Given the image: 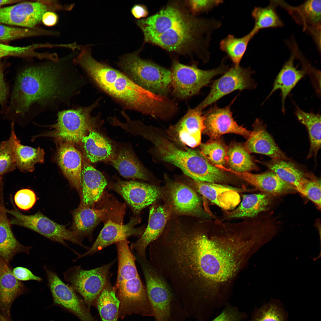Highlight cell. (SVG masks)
<instances>
[{"label":"cell","mask_w":321,"mask_h":321,"mask_svg":"<svg viewBox=\"0 0 321 321\" xmlns=\"http://www.w3.org/2000/svg\"><path fill=\"white\" fill-rule=\"evenodd\" d=\"M77 49L57 60L38 59L25 67L16 78L11 106L22 116L57 110L69 105L86 83L74 60Z\"/></svg>","instance_id":"6da1fadb"},{"label":"cell","mask_w":321,"mask_h":321,"mask_svg":"<svg viewBox=\"0 0 321 321\" xmlns=\"http://www.w3.org/2000/svg\"><path fill=\"white\" fill-rule=\"evenodd\" d=\"M144 41L169 52L194 53L204 62L210 59L212 35L221 21L198 17L177 4H169L156 13L138 20Z\"/></svg>","instance_id":"7a4b0ae2"},{"label":"cell","mask_w":321,"mask_h":321,"mask_svg":"<svg viewBox=\"0 0 321 321\" xmlns=\"http://www.w3.org/2000/svg\"><path fill=\"white\" fill-rule=\"evenodd\" d=\"M91 46H82L74 60L103 91L124 108L155 118L167 119L173 113L174 101L142 88L124 73L92 56Z\"/></svg>","instance_id":"3957f363"},{"label":"cell","mask_w":321,"mask_h":321,"mask_svg":"<svg viewBox=\"0 0 321 321\" xmlns=\"http://www.w3.org/2000/svg\"><path fill=\"white\" fill-rule=\"evenodd\" d=\"M198 226L188 240L184 253L186 268L201 285L226 280L234 272V250L228 246L233 238L220 230Z\"/></svg>","instance_id":"277c9868"},{"label":"cell","mask_w":321,"mask_h":321,"mask_svg":"<svg viewBox=\"0 0 321 321\" xmlns=\"http://www.w3.org/2000/svg\"><path fill=\"white\" fill-rule=\"evenodd\" d=\"M127 240L115 244L118 258L117 280L114 287L119 301V317L137 314L153 317L146 287L142 283L135 264L136 257Z\"/></svg>","instance_id":"5b68a950"},{"label":"cell","mask_w":321,"mask_h":321,"mask_svg":"<svg viewBox=\"0 0 321 321\" xmlns=\"http://www.w3.org/2000/svg\"><path fill=\"white\" fill-rule=\"evenodd\" d=\"M150 127L144 128L140 134L152 143L162 160L177 166L194 181L218 183L226 180L224 173L211 164L200 151L180 149Z\"/></svg>","instance_id":"8992f818"},{"label":"cell","mask_w":321,"mask_h":321,"mask_svg":"<svg viewBox=\"0 0 321 321\" xmlns=\"http://www.w3.org/2000/svg\"><path fill=\"white\" fill-rule=\"evenodd\" d=\"M146 282L155 321H186L189 316L164 277L150 261L138 258Z\"/></svg>","instance_id":"52a82bcc"},{"label":"cell","mask_w":321,"mask_h":321,"mask_svg":"<svg viewBox=\"0 0 321 321\" xmlns=\"http://www.w3.org/2000/svg\"><path fill=\"white\" fill-rule=\"evenodd\" d=\"M100 98L85 107L75 106L59 111L56 122L51 127L54 130L49 136L62 142L73 144L81 143L88 132L98 129L104 123L99 113L92 117L91 113L99 105Z\"/></svg>","instance_id":"ba28073f"},{"label":"cell","mask_w":321,"mask_h":321,"mask_svg":"<svg viewBox=\"0 0 321 321\" xmlns=\"http://www.w3.org/2000/svg\"><path fill=\"white\" fill-rule=\"evenodd\" d=\"M139 51L122 56L117 65L134 82L154 94L166 96L171 86V70L139 56Z\"/></svg>","instance_id":"9c48e42d"},{"label":"cell","mask_w":321,"mask_h":321,"mask_svg":"<svg viewBox=\"0 0 321 321\" xmlns=\"http://www.w3.org/2000/svg\"><path fill=\"white\" fill-rule=\"evenodd\" d=\"M224 59L217 68L207 70L200 69L195 64L188 65L174 61L171 70V86L174 94L182 99L197 94L215 76L228 70V66L224 63Z\"/></svg>","instance_id":"30bf717a"},{"label":"cell","mask_w":321,"mask_h":321,"mask_svg":"<svg viewBox=\"0 0 321 321\" xmlns=\"http://www.w3.org/2000/svg\"><path fill=\"white\" fill-rule=\"evenodd\" d=\"M115 262L88 270L83 269L81 266H74L64 273L65 280L83 298L89 310L100 294L110 283L109 270Z\"/></svg>","instance_id":"8fae6325"},{"label":"cell","mask_w":321,"mask_h":321,"mask_svg":"<svg viewBox=\"0 0 321 321\" xmlns=\"http://www.w3.org/2000/svg\"><path fill=\"white\" fill-rule=\"evenodd\" d=\"M11 202L14 209L9 210L5 208L6 213L13 216L10 221L11 224L26 227L34 231L50 240L68 247L65 240L80 246L88 249L81 242L76 233L67 229L65 226L58 224L49 218L41 212L27 215L20 212L15 207L12 199Z\"/></svg>","instance_id":"7c38bea8"},{"label":"cell","mask_w":321,"mask_h":321,"mask_svg":"<svg viewBox=\"0 0 321 321\" xmlns=\"http://www.w3.org/2000/svg\"><path fill=\"white\" fill-rule=\"evenodd\" d=\"M62 3L57 0L26 1L0 8V23L29 29L40 27L46 12L61 11Z\"/></svg>","instance_id":"4fadbf2b"},{"label":"cell","mask_w":321,"mask_h":321,"mask_svg":"<svg viewBox=\"0 0 321 321\" xmlns=\"http://www.w3.org/2000/svg\"><path fill=\"white\" fill-rule=\"evenodd\" d=\"M123 210L121 204L111 202L98 209L80 204L73 213L71 231L75 232L80 241L88 237L91 242L93 232L101 221L104 223L109 220H119L122 216Z\"/></svg>","instance_id":"5bb4252c"},{"label":"cell","mask_w":321,"mask_h":321,"mask_svg":"<svg viewBox=\"0 0 321 321\" xmlns=\"http://www.w3.org/2000/svg\"><path fill=\"white\" fill-rule=\"evenodd\" d=\"M253 73L250 68L234 65L214 82L209 94L195 108L202 111L207 106L234 91L254 88L256 84L251 77Z\"/></svg>","instance_id":"9a60e30c"},{"label":"cell","mask_w":321,"mask_h":321,"mask_svg":"<svg viewBox=\"0 0 321 321\" xmlns=\"http://www.w3.org/2000/svg\"><path fill=\"white\" fill-rule=\"evenodd\" d=\"M108 187L123 197L134 215L157 200L161 194V191L155 186L134 180L118 179L109 183Z\"/></svg>","instance_id":"2e32d148"},{"label":"cell","mask_w":321,"mask_h":321,"mask_svg":"<svg viewBox=\"0 0 321 321\" xmlns=\"http://www.w3.org/2000/svg\"><path fill=\"white\" fill-rule=\"evenodd\" d=\"M45 270L55 303L71 312L81 321H98L72 288L62 281L55 273L46 268Z\"/></svg>","instance_id":"e0dca14e"},{"label":"cell","mask_w":321,"mask_h":321,"mask_svg":"<svg viewBox=\"0 0 321 321\" xmlns=\"http://www.w3.org/2000/svg\"><path fill=\"white\" fill-rule=\"evenodd\" d=\"M140 221V218L135 215L131 218L128 224L125 225L109 220L104 224L103 227L92 246L84 254H78L75 260L95 254L113 244L127 240L130 236H141L144 231V229L135 227V226Z\"/></svg>","instance_id":"ac0fdd59"},{"label":"cell","mask_w":321,"mask_h":321,"mask_svg":"<svg viewBox=\"0 0 321 321\" xmlns=\"http://www.w3.org/2000/svg\"><path fill=\"white\" fill-rule=\"evenodd\" d=\"M288 12L293 19L301 25L304 31L312 37L319 50H320L321 1L309 0L297 6L290 5L283 1L275 0Z\"/></svg>","instance_id":"d6986e66"},{"label":"cell","mask_w":321,"mask_h":321,"mask_svg":"<svg viewBox=\"0 0 321 321\" xmlns=\"http://www.w3.org/2000/svg\"><path fill=\"white\" fill-rule=\"evenodd\" d=\"M289 43L291 54L288 60L283 65L273 83V88L266 98H268L275 91L279 90L281 96L282 110L285 111V103L286 99L293 89L298 82L306 74L311 75L314 73L315 69L312 67L307 60L304 59L300 62L302 67L298 70L294 65L296 59L295 43Z\"/></svg>","instance_id":"ffe728a7"},{"label":"cell","mask_w":321,"mask_h":321,"mask_svg":"<svg viewBox=\"0 0 321 321\" xmlns=\"http://www.w3.org/2000/svg\"><path fill=\"white\" fill-rule=\"evenodd\" d=\"M205 129L203 131L212 139L218 138L226 133H233L248 138L251 132L234 120L230 105L223 108L216 105L204 116Z\"/></svg>","instance_id":"44dd1931"},{"label":"cell","mask_w":321,"mask_h":321,"mask_svg":"<svg viewBox=\"0 0 321 321\" xmlns=\"http://www.w3.org/2000/svg\"><path fill=\"white\" fill-rule=\"evenodd\" d=\"M204 120L202 111L195 108H190L170 127L169 134L182 145L194 148L201 144L202 133L205 128Z\"/></svg>","instance_id":"7402d4cb"},{"label":"cell","mask_w":321,"mask_h":321,"mask_svg":"<svg viewBox=\"0 0 321 321\" xmlns=\"http://www.w3.org/2000/svg\"><path fill=\"white\" fill-rule=\"evenodd\" d=\"M169 216L168 210L164 206H152L150 209L147 226L138 240L131 243V251L141 258L147 259V248L162 234Z\"/></svg>","instance_id":"603a6c76"},{"label":"cell","mask_w":321,"mask_h":321,"mask_svg":"<svg viewBox=\"0 0 321 321\" xmlns=\"http://www.w3.org/2000/svg\"><path fill=\"white\" fill-rule=\"evenodd\" d=\"M28 289L13 275L8 264L0 259V313L12 321L11 309L14 301Z\"/></svg>","instance_id":"cb8c5ba5"},{"label":"cell","mask_w":321,"mask_h":321,"mask_svg":"<svg viewBox=\"0 0 321 321\" xmlns=\"http://www.w3.org/2000/svg\"><path fill=\"white\" fill-rule=\"evenodd\" d=\"M107 184L103 175L91 165L86 158H83L80 204L94 207L102 197Z\"/></svg>","instance_id":"d4e9b609"},{"label":"cell","mask_w":321,"mask_h":321,"mask_svg":"<svg viewBox=\"0 0 321 321\" xmlns=\"http://www.w3.org/2000/svg\"><path fill=\"white\" fill-rule=\"evenodd\" d=\"M82 157L73 144L62 142L60 144L57 153L58 163L65 177L80 196Z\"/></svg>","instance_id":"484cf974"},{"label":"cell","mask_w":321,"mask_h":321,"mask_svg":"<svg viewBox=\"0 0 321 321\" xmlns=\"http://www.w3.org/2000/svg\"><path fill=\"white\" fill-rule=\"evenodd\" d=\"M254 126L245 144V148L248 152L265 155L272 159H289L276 143L261 120L256 119Z\"/></svg>","instance_id":"4316f807"},{"label":"cell","mask_w":321,"mask_h":321,"mask_svg":"<svg viewBox=\"0 0 321 321\" xmlns=\"http://www.w3.org/2000/svg\"><path fill=\"white\" fill-rule=\"evenodd\" d=\"M194 182L199 193L223 209H233L240 202V196L235 188L218 183Z\"/></svg>","instance_id":"83f0119b"},{"label":"cell","mask_w":321,"mask_h":321,"mask_svg":"<svg viewBox=\"0 0 321 321\" xmlns=\"http://www.w3.org/2000/svg\"><path fill=\"white\" fill-rule=\"evenodd\" d=\"M218 167L233 174L263 193L276 194L291 188V185L282 180L275 173L270 170L260 174H254L248 172H236L223 166H218Z\"/></svg>","instance_id":"f1b7e54d"},{"label":"cell","mask_w":321,"mask_h":321,"mask_svg":"<svg viewBox=\"0 0 321 321\" xmlns=\"http://www.w3.org/2000/svg\"><path fill=\"white\" fill-rule=\"evenodd\" d=\"M2 200L0 205V259L9 264L18 253L29 254L32 247L22 245L15 237Z\"/></svg>","instance_id":"f546056e"},{"label":"cell","mask_w":321,"mask_h":321,"mask_svg":"<svg viewBox=\"0 0 321 321\" xmlns=\"http://www.w3.org/2000/svg\"><path fill=\"white\" fill-rule=\"evenodd\" d=\"M169 195L175 210L179 213L198 214L201 210V201L192 189L183 183L174 182L170 184Z\"/></svg>","instance_id":"4dcf8cb0"},{"label":"cell","mask_w":321,"mask_h":321,"mask_svg":"<svg viewBox=\"0 0 321 321\" xmlns=\"http://www.w3.org/2000/svg\"><path fill=\"white\" fill-rule=\"evenodd\" d=\"M95 131H90L81 140L86 158L92 163L111 162L117 157L113 147L106 138Z\"/></svg>","instance_id":"1f68e13d"},{"label":"cell","mask_w":321,"mask_h":321,"mask_svg":"<svg viewBox=\"0 0 321 321\" xmlns=\"http://www.w3.org/2000/svg\"><path fill=\"white\" fill-rule=\"evenodd\" d=\"M112 165L123 177L147 180V171L136 156L133 150L127 145L121 147Z\"/></svg>","instance_id":"d6a6232c"},{"label":"cell","mask_w":321,"mask_h":321,"mask_svg":"<svg viewBox=\"0 0 321 321\" xmlns=\"http://www.w3.org/2000/svg\"><path fill=\"white\" fill-rule=\"evenodd\" d=\"M261 163L296 190L307 178L303 171L289 159H271Z\"/></svg>","instance_id":"836d02e7"},{"label":"cell","mask_w":321,"mask_h":321,"mask_svg":"<svg viewBox=\"0 0 321 321\" xmlns=\"http://www.w3.org/2000/svg\"><path fill=\"white\" fill-rule=\"evenodd\" d=\"M13 150L16 167L23 172L33 171L37 163L44 162V152L40 147L32 148L22 144L13 133Z\"/></svg>","instance_id":"e575fe53"},{"label":"cell","mask_w":321,"mask_h":321,"mask_svg":"<svg viewBox=\"0 0 321 321\" xmlns=\"http://www.w3.org/2000/svg\"><path fill=\"white\" fill-rule=\"evenodd\" d=\"M295 114L298 120L306 127L308 132L310 147L307 158L315 159L321 146V115L319 114L304 111L297 106Z\"/></svg>","instance_id":"d590c367"},{"label":"cell","mask_w":321,"mask_h":321,"mask_svg":"<svg viewBox=\"0 0 321 321\" xmlns=\"http://www.w3.org/2000/svg\"><path fill=\"white\" fill-rule=\"evenodd\" d=\"M269 201L266 193L244 194L240 205L229 213L227 216L230 218L254 217L266 210Z\"/></svg>","instance_id":"8d00e7d4"},{"label":"cell","mask_w":321,"mask_h":321,"mask_svg":"<svg viewBox=\"0 0 321 321\" xmlns=\"http://www.w3.org/2000/svg\"><path fill=\"white\" fill-rule=\"evenodd\" d=\"M95 302L102 321H118L119 301L110 283L100 294Z\"/></svg>","instance_id":"74e56055"},{"label":"cell","mask_w":321,"mask_h":321,"mask_svg":"<svg viewBox=\"0 0 321 321\" xmlns=\"http://www.w3.org/2000/svg\"><path fill=\"white\" fill-rule=\"evenodd\" d=\"M256 34L251 30L245 35L237 37L229 34L219 43L221 50L225 53L234 65H239L250 41Z\"/></svg>","instance_id":"f35d334b"},{"label":"cell","mask_w":321,"mask_h":321,"mask_svg":"<svg viewBox=\"0 0 321 321\" xmlns=\"http://www.w3.org/2000/svg\"><path fill=\"white\" fill-rule=\"evenodd\" d=\"M277 6L274 0H271L266 7H255L253 9L251 15L254 23L251 30L256 34L262 29L283 26L284 23L276 10Z\"/></svg>","instance_id":"ab89813d"},{"label":"cell","mask_w":321,"mask_h":321,"mask_svg":"<svg viewBox=\"0 0 321 321\" xmlns=\"http://www.w3.org/2000/svg\"><path fill=\"white\" fill-rule=\"evenodd\" d=\"M230 169L234 171L247 172L257 169L248 151L241 145L231 146L227 152V160Z\"/></svg>","instance_id":"60d3db41"},{"label":"cell","mask_w":321,"mask_h":321,"mask_svg":"<svg viewBox=\"0 0 321 321\" xmlns=\"http://www.w3.org/2000/svg\"><path fill=\"white\" fill-rule=\"evenodd\" d=\"M55 30L41 27L35 29L20 28L0 23V41H8L21 38L40 36L55 37Z\"/></svg>","instance_id":"b9f144b4"},{"label":"cell","mask_w":321,"mask_h":321,"mask_svg":"<svg viewBox=\"0 0 321 321\" xmlns=\"http://www.w3.org/2000/svg\"><path fill=\"white\" fill-rule=\"evenodd\" d=\"M14 123L11 125L9 138L0 143V176L13 171L16 168L13 150Z\"/></svg>","instance_id":"7bdbcfd3"},{"label":"cell","mask_w":321,"mask_h":321,"mask_svg":"<svg viewBox=\"0 0 321 321\" xmlns=\"http://www.w3.org/2000/svg\"><path fill=\"white\" fill-rule=\"evenodd\" d=\"M200 147L202 154L215 166H223L226 162L227 151L220 142L214 141L201 144Z\"/></svg>","instance_id":"ee69618b"},{"label":"cell","mask_w":321,"mask_h":321,"mask_svg":"<svg viewBox=\"0 0 321 321\" xmlns=\"http://www.w3.org/2000/svg\"><path fill=\"white\" fill-rule=\"evenodd\" d=\"M44 47V44L42 43H35L24 47L12 46L0 43V58L14 56L39 59L41 57L42 53L36 51V50Z\"/></svg>","instance_id":"f6af8a7d"},{"label":"cell","mask_w":321,"mask_h":321,"mask_svg":"<svg viewBox=\"0 0 321 321\" xmlns=\"http://www.w3.org/2000/svg\"><path fill=\"white\" fill-rule=\"evenodd\" d=\"M252 321H286L284 314L277 305L270 303L257 309Z\"/></svg>","instance_id":"bcb514c9"},{"label":"cell","mask_w":321,"mask_h":321,"mask_svg":"<svg viewBox=\"0 0 321 321\" xmlns=\"http://www.w3.org/2000/svg\"><path fill=\"white\" fill-rule=\"evenodd\" d=\"M321 208V181L314 177L307 178L297 190Z\"/></svg>","instance_id":"7dc6e473"},{"label":"cell","mask_w":321,"mask_h":321,"mask_svg":"<svg viewBox=\"0 0 321 321\" xmlns=\"http://www.w3.org/2000/svg\"><path fill=\"white\" fill-rule=\"evenodd\" d=\"M187 1L189 11L195 16L200 13H207L224 2L221 0H191Z\"/></svg>","instance_id":"c3c4849f"},{"label":"cell","mask_w":321,"mask_h":321,"mask_svg":"<svg viewBox=\"0 0 321 321\" xmlns=\"http://www.w3.org/2000/svg\"><path fill=\"white\" fill-rule=\"evenodd\" d=\"M14 200L17 206L20 209L27 210L31 209L35 204L36 199L35 193L29 189H22L15 194Z\"/></svg>","instance_id":"681fc988"},{"label":"cell","mask_w":321,"mask_h":321,"mask_svg":"<svg viewBox=\"0 0 321 321\" xmlns=\"http://www.w3.org/2000/svg\"><path fill=\"white\" fill-rule=\"evenodd\" d=\"M246 316L235 307L228 305L222 312L211 321H243Z\"/></svg>","instance_id":"f907efd6"},{"label":"cell","mask_w":321,"mask_h":321,"mask_svg":"<svg viewBox=\"0 0 321 321\" xmlns=\"http://www.w3.org/2000/svg\"><path fill=\"white\" fill-rule=\"evenodd\" d=\"M12 272L15 277L20 281L34 280L40 282L42 280L41 277L34 275L28 269L22 267H18L15 268Z\"/></svg>","instance_id":"816d5d0a"},{"label":"cell","mask_w":321,"mask_h":321,"mask_svg":"<svg viewBox=\"0 0 321 321\" xmlns=\"http://www.w3.org/2000/svg\"><path fill=\"white\" fill-rule=\"evenodd\" d=\"M59 20V16L55 12L48 11L46 12L43 15L41 23L44 26L50 27L56 25Z\"/></svg>","instance_id":"f5cc1de1"},{"label":"cell","mask_w":321,"mask_h":321,"mask_svg":"<svg viewBox=\"0 0 321 321\" xmlns=\"http://www.w3.org/2000/svg\"><path fill=\"white\" fill-rule=\"evenodd\" d=\"M131 12L133 17L137 19L146 17L149 14L147 7L142 4H136L133 5L131 9Z\"/></svg>","instance_id":"db71d44e"},{"label":"cell","mask_w":321,"mask_h":321,"mask_svg":"<svg viewBox=\"0 0 321 321\" xmlns=\"http://www.w3.org/2000/svg\"><path fill=\"white\" fill-rule=\"evenodd\" d=\"M7 93L2 72L0 68V103L5 99Z\"/></svg>","instance_id":"11a10c76"},{"label":"cell","mask_w":321,"mask_h":321,"mask_svg":"<svg viewBox=\"0 0 321 321\" xmlns=\"http://www.w3.org/2000/svg\"><path fill=\"white\" fill-rule=\"evenodd\" d=\"M20 1L13 0H0V7L5 4L17 3Z\"/></svg>","instance_id":"9f6ffc18"},{"label":"cell","mask_w":321,"mask_h":321,"mask_svg":"<svg viewBox=\"0 0 321 321\" xmlns=\"http://www.w3.org/2000/svg\"><path fill=\"white\" fill-rule=\"evenodd\" d=\"M3 182L2 176H0V205L1 200L2 199V189Z\"/></svg>","instance_id":"6f0895ef"},{"label":"cell","mask_w":321,"mask_h":321,"mask_svg":"<svg viewBox=\"0 0 321 321\" xmlns=\"http://www.w3.org/2000/svg\"><path fill=\"white\" fill-rule=\"evenodd\" d=\"M0 321H10L6 318L0 315Z\"/></svg>","instance_id":"680465c9"},{"label":"cell","mask_w":321,"mask_h":321,"mask_svg":"<svg viewBox=\"0 0 321 321\" xmlns=\"http://www.w3.org/2000/svg\"><path fill=\"white\" fill-rule=\"evenodd\" d=\"M0 315H1L0 313Z\"/></svg>","instance_id":"91938a15"}]
</instances>
